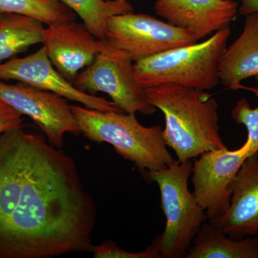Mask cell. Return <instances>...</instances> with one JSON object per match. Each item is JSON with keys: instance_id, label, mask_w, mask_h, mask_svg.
Listing matches in <instances>:
<instances>
[{"instance_id": "obj_1", "label": "cell", "mask_w": 258, "mask_h": 258, "mask_svg": "<svg viewBox=\"0 0 258 258\" xmlns=\"http://www.w3.org/2000/svg\"><path fill=\"white\" fill-rule=\"evenodd\" d=\"M96 215L72 157L23 127L0 134V258L91 252Z\"/></svg>"}, {"instance_id": "obj_2", "label": "cell", "mask_w": 258, "mask_h": 258, "mask_svg": "<svg viewBox=\"0 0 258 258\" xmlns=\"http://www.w3.org/2000/svg\"><path fill=\"white\" fill-rule=\"evenodd\" d=\"M146 92L151 104L164 115L163 137L178 161L227 148L220 137L219 106L212 95L174 83L147 88Z\"/></svg>"}, {"instance_id": "obj_3", "label": "cell", "mask_w": 258, "mask_h": 258, "mask_svg": "<svg viewBox=\"0 0 258 258\" xmlns=\"http://www.w3.org/2000/svg\"><path fill=\"white\" fill-rule=\"evenodd\" d=\"M81 134L96 143H108L139 171L160 170L175 159L169 152L160 125L141 124L136 114L103 112L71 106Z\"/></svg>"}, {"instance_id": "obj_4", "label": "cell", "mask_w": 258, "mask_h": 258, "mask_svg": "<svg viewBox=\"0 0 258 258\" xmlns=\"http://www.w3.org/2000/svg\"><path fill=\"white\" fill-rule=\"evenodd\" d=\"M230 35V27H227L205 41L135 61L136 78L144 89L164 83L201 91L213 89L220 83L219 62Z\"/></svg>"}, {"instance_id": "obj_5", "label": "cell", "mask_w": 258, "mask_h": 258, "mask_svg": "<svg viewBox=\"0 0 258 258\" xmlns=\"http://www.w3.org/2000/svg\"><path fill=\"white\" fill-rule=\"evenodd\" d=\"M192 164L191 160H174L160 170L141 171L148 179L157 183L160 191L165 229L153 242L161 258L185 257L201 226L208 220L188 188Z\"/></svg>"}, {"instance_id": "obj_6", "label": "cell", "mask_w": 258, "mask_h": 258, "mask_svg": "<svg viewBox=\"0 0 258 258\" xmlns=\"http://www.w3.org/2000/svg\"><path fill=\"white\" fill-rule=\"evenodd\" d=\"M103 42L101 52L92 64L78 75L74 86L90 94L106 93L125 113L146 115L155 113L157 108L151 104L146 89L136 78L132 57Z\"/></svg>"}, {"instance_id": "obj_7", "label": "cell", "mask_w": 258, "mask_h": 258, "mask_svg": "<svg viewBox=\"0 0 258 258\" xmlns=\"http://www.w3.org/2000/svg\"><path fill=\"white\" fill-rule=\"evenodd\" d=\"M104 40L125 52L134 62L176 47L191 45L198 39L189 30L144 14L133 13L110 19Z\"/></svg>"}, {"instance_id": "obj_8", "label": "cell", "mask_w": 258, "mask_h": 258, "mask_svg": "<svg viewBox=\"0 0 258 258\" xmlns=\"http://www.w3.org/2000/svg\"><path fill=\"white\" fill-rule=\"evenodd\" d=\"M248 141L236 149L208 151L194 159L191 169L193 195L206 214L208 222H213L228 210L232 198L231 183L244 161L252 155Z\"/></svg>"}, {"instance_id": "obj_9", "label": "cell", "mask_w": 258, "mask_h": 258, "mask_svg": "<svg viewBox=\"0 0 258 258\" xmlns=\"http://www.w3.org/2000/svg\"><path fill=\"white\" fill-rule=\"evenodd\" d=\"M0 100L31 118L49 144L57 149L63 147L66 134H81L67 99L55 93L23 83L9 84L0 81Z\"/></svg>"}, {"instance_id": "obj_10", "label": "cell", "mask_w": 258, "mask_h": 258, "mask_svg": "<svg viewBox=\"0 0 258 258\" xmlns=\"http://www.w3.org/2000/svg\"><path fill=\"white\" fill-rule=\"evenodd\" d=\"M10 80L55 93L91 109L123 112L113 101L83 92L64 79L51 62L43 46L25 57L0 63V81Z\"/></svg>"}, {"instance_id": "obj_11", "label": "cell", "mask_w": 258, "mask_h": 258, "mask_svg": "<svg viewBox=\"0 0 258 258\" xmlns=\"http://www.w3.org/2000/svg\"><path fill=\"white\" fill-rule=\"evenodd\" d=\"M42 44L54 67L73 84L81 70L92 64L103 47V40L84 24L74 20L47 25Z\"/></svg>"}, {"instance_id": "obj_12", "label": "cell", "mask_w": 258, "mask_h": 258, "mask_svg": "<svg viewBox=\"0 0 258 258\" xmlns=\"http://www.w3.org/2000/svg\"><path fill=\"white\" fill-rule=\"evenodd\" d=\"M238 6L231 0H154V10L167 23L189 30L200 40L230 27Z\"/></svg>"}, {"instance_id": "obj_13", "label": "cell", "mask_w": 258, "mask_h": 258, "mask_svg": "<svg viewBox=\"0 0 258 258\" xmlns=\"http://www.w3.org/2000/svg\"><path fill=\"white\" fill-rule=\"evenodd\" d=\"M232 198L228 210L210 222L231 238L240 240L258 233V152L241 165L230 185Z\"/></svg>"}, {"instance_id": "obj_14", "label": "cell", "mask_w": 258, "mask_h": 258, "mask_svg": "<svg viewBox=\"0 0 258 258\" xmlns=\"http://www.w3.org/2000/svg\"><path fill=\"white\" fill-rule=\"evenodd\" d=\"M220 83L227 89H242L244 80L258 76V13L245 15L240 36L226 47L218 66Z\"/></svg>"}, {"instance_id": "obj_15", "label": "cell", "mask_w": 258, "mask_h": 258, "mask_svg": "<svg viewBox=\"0 0 258 258\" xmlns=\"http://www.w3.org/2000/svg\"><path fill=\"white\" fill-rule=\"evenodd\" d=\"M186 258H258V237L231 238L216 225L204 222Z\"/></svg>"}, {"instance_id": "obj_16", "label": "cell", "mask_w": 258, "mask_h": 258, "mask_svg": "<svg viewBox=\"0 0 258 258\" xmlns=\"http://www.w3.org/2000/svg\"><path fill=\"white\" fill-rule=\"evenodd\" d=\"M43 23L26 15L0 14V63L42 43Z\"/></svg>"}, {"instance_id": "obj_17", "label": "cell", "mask_w": 258, "mask_h": 258, "mask_svg": "<svg viewBox=\"0 0 258 258\" xmlns=\"http://www.w3.org/2000/svg\"><path fill=\"white\" fill-rule=\"evenodd\" d=\"M79 15L83 23L99 40L106 35L110 19L118 15L133 13L134 8L128 2L116 0H59Z\"/></svg>"}, {"instance_id": "obj_18", "label": "cell", "mask_w": 258, "mask_h": 258, "mask_svg": "<svg viewBox=\"0 0 258 258\" xmlns=\"http://www.w3.org/2000/svg\"><path fill=\"white\" fill-rule=\"evenodd\" d=\"M15 13L45 25L74 20L75 13L59 0H0V14Z\"/></svg>"}, {"instance_id": "obj_19", "label": "cell", "mask_w": 258, "mask_h": 258, "mask_svg": "<svg viewBox=\"0 0 258 258\" xmlns=\"http://www.w3.org/2000/svg\"><path fill=\"white\" fill-rule=\"evenodd\" d=\"M242 89L253 93L258 98V87H249L242 85ZM232 119L237 124L245 126L247 131V141H248L252 154L258 152V106L251 108L245 98H241L231 111Z\"/></svg>"}, {"instance_id": "obj_20", "label": "cell", "mask_w": 258, "mask_h": 258, "mask_svg": "<svg viewBox=\"0 0 258 258\" xmlns=\"http://www.w3.org/2000/svg\"><path fill=\"white\" fill-rule=\"evenodd\" d=\"M92 252L95 258H161L154 242L140 252H128L120 248L113 241L108 240L99 245L93 246Z\"/></svg>"}, {"instance_id": "obj_21", "label": "cell", "mask_w": 258, "mask_h": 258, "mask_svg": "<svg viewBox=\"0 0 258 258\" xmlns=\"http://www.w3.org/2000/svg\"><path fill=\"white\" fill-rule=\"evenodd\" d=\"M23 120L21 113L0 100V134L20 128Z\"/></svg>"}, {"instance_id": "obj_22", "label": "cell", "mask_w": 258, "mask_h": 258, "mask_svg": "<svg viewBox=\"0 0 258 258\" xmlns=\"http://www.w3.org/2000/svg\"><path fill=\"white\" fill-rule=\"evenodd\" d=\"M237 2L238 15H245L251 13H258V0H231Z\"/></svg>"}, {"instance_id": "obj_23", "label": "cell", "mask_w": 258, "mask_h": 258, "mask_svg": "<svg viewBox=\"0 0 258 258\" xmlns=\"http://www.w3.org/2000/svg\"><path fill=\"white\" fill-rule=\"evenodd\" d=\"M116 1H120V2H128V0H116Z\"/></svg>"}, {"instance_id": "obj_24", "label": "cell", "mask_w": 258, "mask_h": 258, "mask_svg": "<svg viewBox=\"0 0 258 258\" xmlns=\"http://www.w3.org/2000/svg\"><path fill=\"white\" fill-rule=\"evenodd\" d=\"M255 79H256V81H257V85H258V76H256Z\"/></svg>"}]
</instances>
